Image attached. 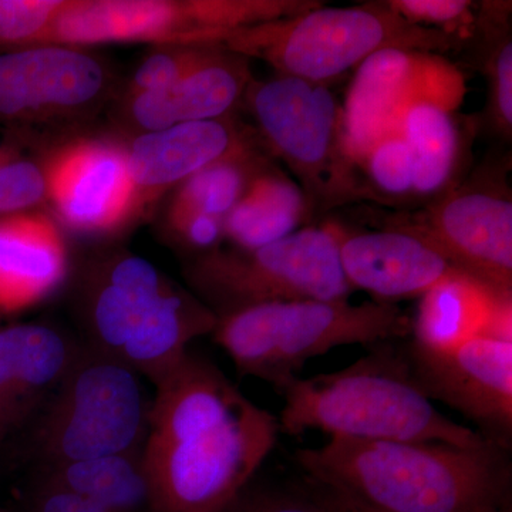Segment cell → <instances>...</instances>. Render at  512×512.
I'll use <instances>...</instances> for the list:
<instances>
[{
    "label": "cell",
    "mask_w": 512,
    "mask_h": 512,
    "mask_svg": "<svg viewBox=\"0 0 512 512\" xmlns=\"http://www.w3.org/2000/svg\"><path fill=\"white\" fill-rule=\"evenodd\" d=\"M47 194L46 174L33 161L0 147V215L20 214Z\"/></svg>",
    "instance_id": "obj_29"
},
{
    "label": "cell",
    "mask_w": 512,
    "mask_h": 512,
    "mask_svg": "<svg viewBox=\"0 0 512 512\" xmlns=\"http://www.w3.org/2000/svg\"><path fill=\"white\" fill-rule=\"evenodd\" d=\"M150 406L137 372L92 346L79 349L46 403L37 447L46 466L137 453Z\"/></svg>",
    "instance_id": "obj_8"
},
{
    "label": "cell",
    "mask_w": 512,
    "mask_h": 512,
    "mask_svg": "<svg viewBox=\"0 0 512 512\" xmlns=\"http://www.w3.org/2000/svg\"><path fill=\"white\" fill-rule=\"evenodd\" d=\"M410 332L412 322L396 303L301 299L225 313L212 335L242 375L282 392L312 357L338 346L406 338Z\"/></svg>",
    "instance_id": "obj_5"
},
{
    "label": "cell",
    "mask_w": 512,
    "mask_h": 512,
    "mask_svg": "<svg viewBox=\"0 0 512 512\" xmlns=\"http://www.w3.org/2000/svg\"><path fill=\"white\" fill-rule=\"evenodd\" d=\"M429 239L458 271L512 296V200L503 173L485 167L397 222Z\"/></svg>",
    "instance_id": "obj_10"
},
{
    "label": "cell",
    "mask_w": 512,
    "mask_h": 512,
    "mask_svg": "<svg viewBox=\"0 0 512 512\" xmlns=\"http://www.w3.org/2000/svg\"><path fill=\"white\" fill-rule=\"evenodd\" d=\"M266 160L268 157L248 141L227 157L202 168L185 180L175 195L171 208L173 225L194 215L225 221L247 190L252 175Z\"/></svg>",
    "instance_id": "obj_25"
},
{
    "label": "cell",
    "mask_w": 512,
    "mask_h": 512,
    "mask_svg": "<svg viewBox=\"0 0 512 512\" xmlns=\"http://www.w3.org/2000/svg\"><path fill=\"white\" fill-rule=\"evenodd\" d=\"M355 70L342 121L346 148L357 167L376 141L396 133L403 114L416 104H440L456 113L466 99L463 72L436 53L380 50Z\"/></svg>",
    "instance_id": "obj_11"
},
{
    "label": "cell",
    "mask_w": 512,
    "mask_h": 512,
    "mask_svg": "<svg viewBox=\"0 0 512 512\" xmlns=\"http://www.w3.org/2000/svg\"><path fill=\"white\" fill-rule=\"evenodd\" d=\"M46 184L60 218L84 232L117 227L137 194L127 153L106 143L66 148L50 165Z\"/></svg>",
    "instance_id": "obj_15"
},
{
    "label": "cell",
    "mask_w": 512,
    "mask_h": 512,
    "mask_svg": "<svg viewBox=\"0 0 512 512\" xmlns=\"http://www.w3.org/2000/svg\"><path fill=\"white\" fill-rule=\"evenodd\" d=\"M104 80L96 59L67 47L0 53V123L80 109L99 96Z\"/></svg>",
    "instance_id": "obj_14"
},
{
    "label": "cell",
    "mask_w": 512,
    "mask_h": 512,
    "mask_svg": "<svg viewBox=\"0 0 512 512\" xmlns=\"http://www.w3.org/2000/svg\"><path fill=\"white\" fill-rule=\"evenodd\" d=\"M359 170L377 200L413 195L414 157L399 131L376 141L359 161Z\"/></svg>",
    "instance_id": "obj_28"
},
{
    "label": "cell",
    "mask_w": 512,
    "mask_h": 512,
    "mask_svg": "<svg viewBox=\"0 0 512 512\" xmlns=\"http://www.w3.org/2000/svg\"><path fill=\"white\" fill-rule=\"evenodd\" d=\"M66 272V248L52 222L23 212L0 218V312L43 301Z\"/></svg>",
    "instance_id": "obj_20"
},
{
    "label": "cell",
    "mask_w": 512,
    "mask_h": 512,
    "mask_svg": "<svg viewBox=\"0 0 512 512\" xmlns=\"http://www.w3.org/2000/svg\"><path fill=\"white\" fill-rule=\"evenodd\" d=\"M329 225L338 239L340 266L353 291L363 289L377 302L423 296L458 271L433 242L400 225L377 231Z\"/></svg>",
    "instance_id": "obj_13"
},
{
    "label": "cell",
    "mask_w": 512,
    "mask_h": 512,
    "mask_svg": "<svg viewBox=\"0 0 512 512\" xmlns=\"http://www.w3.org/2000/svg\"><path fill=\"white\" fill-rule=\"evenodd\" d=\"M32 512H110L83 495L43 480L33 495Z\"/></svg>",
    "instance_id": "obj_33"
},
{
    "label": "cell",
    "mask_w": 512,
    "mask_h": 512,
    "mask_svg": "<svg viewBox=\"0 0 512 512\" xmlns=\"http://www.w3.org/2000/svg\"><path fill=\"white\" fill-rule=\"evenodd\" d=\"M190 279L217 316L271 302L342 301L353 292L329 224L298 229L255 249L217 248L198 256Z\"/></svg>",
    "instance_id": "obj_9"
},
{
    "label": "cell",
    "mask_w": 512,
    "mask_h": 512,
    "mask_svg": "<svg viewBox=\"0 0 512 512\" xmlns=\"http://www.w3.org/2000/svg\"><path fill=\"white\" fill-rule=\"evenodd\" d=\"M413 348L441 355L477 338L512 340V296L456 271L421 296Z\"/></svg>",
    "instance_id": "obj_17"
},
{
    "label": "cell",
    "mask_w": 512,
    "mask_h": 512,
    "mask_svg": "<svg viewBox=\"0 0 512 512\" xmlns=\"http://www.w3.org/2000/svg\"><path fill=\"white\" fill-rule=\"evenodd\" d=\"M476 32L484 40V72L490 86L488 113L495 131L512 134L511 3L485 2L476 15Z\"/></svg>",
    "instance_id": "obj_26"
},
{
    "label": "cell",
    "mask_w": 512,
    "mask_h": 512,
    "mask_svg": "<svg viewBox=\"0 0 512 512\" xmlns=\"http://www.w3.org/2000/svg\"><path fill=\"white\" fill-rule=\"evenodd\" d=\"M473 37L413 25L383 2L348 8L318 6L292 18L229 30L212 46L256 57L278 76L328 84L380 50L441 53L461 50Z\"/></svg>",
    "instance_id": "obj_4"
},
{
    "label": "cell",
    "mask_w": 512,
    "mask_h": 512,
    "mask_svg": "<svg viewBox=\"0 0 512 512\" xmlns=\"http://www.w3.org/2000/svg\"><path fill=\"white\" fill-rule=\"evenodd\" d=\"M86 320L93 349L156 384L183 360L192 340L214 332L218 316L147 259L127 255L94 275Z\"/></svg>",
    "instance_id": "obj_6"
},
{
    "label": "cell",
    "mask_w": 512,
    "mask_h": 512,
    "mask_svg": "<svg viewBox=\"0 0 512 512\" xmlns=\"http://www.w3.org/2000/svg\"><path fill=\"white\" fill-rule=\"evenodd\" d=\"M183 3L156 0H107L64 3L43 42L90 43L130 40L187 42Z\"/></svg>",
    "instance_id": "obj_21"
},
{
    "label": "cell",
    "mask_w": 512,
    "mask_h": 512,
    "mask_svg": "<svg viewBox=\"0 0 512 512\" xmlns=\"http://www.w3.org/2000/svg\"><path fill=\"white\" fill-rule=\"evenodd\" d=\"M156 389L141 450L153 512H220L274 450L278 417L191 352Z\"/></svg>",
    "instance_id": "obj_1"
},
{
    "label": "cell",
    "mask_w": 512,
    "mask_h": 512,
    "mask_svg": "<svg viewBox=\"0 0 512 512\" xmlns=\"http://www.w3.org/2000/svg\"><path fill=\"white\" fill-rule=\"evenodd\" d=\"M228 121L205 120L150 131L127 151L136 190H161L185 180L248 143Z\"/></svg>",
    "instance_id": "obj_19"
},
{
    "label": "cell",
    "mask_w": 512,
    "mask_h": 512,
    "mask_svg": "<svg viewBox=\"0 0 512 512\" xmlns=\"http://www.w3.org/2000/svg\"><path fill=\"white\" fill-rule=\"evenodd\" d=\"M326 485V484H325ZM330 493L335 497L336 504H338L340 512H375L366 508L365 505L357 503V501L352 500V498L348 497V495L339 493L335 488L329 487Z\"/></svg>",
    "instance_id": "obj_34"
},
{
    "label": "cell",
    "mask_w": 512,
    "mask_h": 512,
    "mask_svg": "<svg viewBox=\"0 0 512 512\" xmlns=\"http://www.w3.org/2000/svg\"><path fill=\"white\" fill-rule=\"evenodd\" d=\"M64 2L0 0V46L43 42Z\"/></svg>",
    "instance_id": "obj_30"
},
{
    "label": "cell",
    "mask_w": 512,
    "mask_h": 512,
    "mask_svg": "<svg viewBox=\"0 0 512 512\" xmlns=\"http://www.w3.org/2000/svg\"><path fill=\"white\" fill-rule=\"evenodd\" d=\"M214 46L185 47L175 52H161L148 57L134 76L131 94L156 92L183 79L211 55Z\"/></svg>",
    "instance_id": "obj_32"
},
{
    "label": "cell",
    "mask_w": 512,
    "mask_h": 512,
    "mask_svg": "<svg viewBox=\"0 0 512 512\" xmlns=\"http://www.w3.org/2000/svg\"><path fill=\"white\" fill-rule=\"evenodd\" d=\"M410 372L421 392L473 420L485 439L510 448L512 340L477 338L450 353L410 346Z\"/></svg>",
    "instance_id": "obj_12"
},
{
    "label": "cell",
    "mask_w": 512,
    "mask_h": 512,
    "mask_svg": "<svg viewBox=\"0 0 512 512\" xmlns=\"http://www.w3.org/2000/svg\"><path fill=\"white\" fill-rule=\"evenodd\" d=\"M397 131L414 157L413 197H437L447 191L461 154V134L454 111L419 103L403 114Z\"/></svg>",
    "instance_id": "obj_24"
},
{
    "label": "cell",
    "mask_w": 512,
    "mask_h": 512,
    "mask_svg": "<svg viewBox=\"0 0 512 512\" xmlns=\"http://www.w3.org/2000/svg\"><path fill=\"white\" fill-rule=\"evenodd\" d=\"M309 222L301 188L271 161L256 170L224 221V237L238 249H255L284 239Z\"/></svg>",
    "instance_id": "obj_22"
},
{
    "label": "cell",
    "mask_w": 512,
    "mask_h": 512,
    "mask_svg": "<svg viewBox=\"0 0 512 512\" xmlns=\"http://www.w3.org/2000/svg\"><path fill=\"white\" fill-rule=\"evenodd\" d=\"M249 109L266 148L301 188L309 222L362 200H377L346 148L342 107L325 84L276 76L251 82Z\"/></svg>",
    "instance_id": "obj_7"
},
{
    "label": "cell",
    "mask_w": 512,
    "mask_h": 512,
    "mask_svg": "<svg viewBox=\"0 0 512 512\" xmlns=\"http://www.w3.org/2000/svg\"><path fill=\"white\" fill-rule=\"evenodd\" d=\"M306 476L375 512H512L510 448L332 437L302 448Z\"/></svg>",
    "instance_id": "obj_2"
},
{
    "label": "cell",
    "mask_w": 512,
    "mask_h": 512,
    "mask_svg": "<svg viewBox=\"0 0 512 512\" xmlns=\"http://www.w3.org/2000/svg\"><path fill=\"white\" fill-rule=\"evenodd\" d=\"M248 64L215 47L210 56L170 87L133 96L131 114L147 133L178 124L222 119L247 93Z\"/></svg>",
    "instance_id": "obj_18"
},
{
    "label": "cell",
    "mask_w": 512,
    "mask_h": 512,
    "mask_svg": "<svg viewBox=\"0 0 512 512\" xmlns=\"http://www.w3.org/2000/svg\"><path fill=\"white\" fill-rule=\"evenodd\" d=\"M79 348L50 326L0 328V444L56 392Z\"/></svg>",
    "instance_id": "obj_16"
},
{
    "label": "cell",
    "mask_w": 512,
    "mask_h": 512,
    "mask_svg": "<svg viewBox=\"0 0 512 512\" xmlns=\"http://www.w3.org/2000/svg\"><path fill=\"white\" fill-rule=\"evenodd\" d=\"M383 3L413 25L474 37V32L468 29L476 26V15L473 2L468 0H386Z\"/></svg>",
    "instance_id": "obj_31"
},
{
    "label": "cell",
    "mask_w": 512,
    "mask_h": 512,
    "mask_svg": "<svg viewBox=\"0 0 512 512\" xmlns=\"http://www.w3.org/2000/svg\"><path fill=\"white\" fill-rule=\"evenodd\" d=\"M110 512H153L141 451L46 466L45 478Z\"/></svg>",
    "instance_id": "obj_23"
},
{
    "label": "cell",
    "mask_w": 512,
    "mask_h": 512,
    "mask_svg": "<svg viewBox=\"0 0 512 512\" xmlns=\"http://www.w3.org/2000/svg\"><path fill=\"white\" fill-rule=\"evenodd\" d=\"M382 349L339 372L289 383L281 392V433L298 436L316 430L332 437L466 448L490 443L433 406L414 382L407 355Z\"/></svg>",
    "instance_id": "obj_3"
},
{
    "label": "cell",
    "mask_w": 512,
    "mask_h": 512,
    "mask_svg": "<svg viewBox=\"0 0 512 512\" xmlns=\"http://www.w3.org/2000/svg\"><path fill=\"white\" fill-rule=\"evenodd\" d=\"M220 512H340L325 484L303 476L302 480L274 484L251 481Z\"/></svg>",
    "instance_id": "obj_27"
}]
</instances>
